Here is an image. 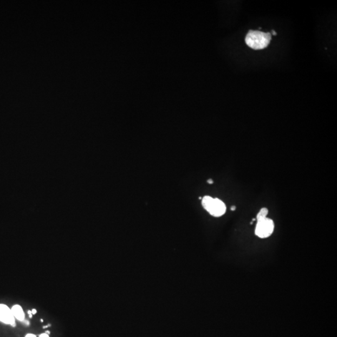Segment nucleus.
Segmentation results:
<instances>
[{"label":"nucleus","instance_id":"nucleus-14","mask_svg":"<svg viewBox=\"0 0 337 337\" xmlns=\"http://www.w3.org/2000/svg\"><path fill=\"white\" fill-rule=\"evenodd\" d=\"M28 314L29 315H30V314H32V312H31V311H30V310H28Z\"/></svg>","mask_w":337,"mask_h":337},{"label":"nucleus","instance_id":"nucleus-9","mask_svg":"<svg viewBox=\"0 0 337 337\" xmlns=\"http://www.w3.org/2000/svg\"><path fill=\"white\" fill-rule=\"evenodd\" d=\"M31 312H32V315H35V314L37 313V311H36V309H32V310H31Z\"/></svg>","mask_w":337,"mask_h":337},{"label":"nucleus","instance_id":"nucleus-6","mask_svg":"<svg viewBox=\"0 0 337 337\" xmlns=\"http://www.w3.org/2000/svg\"><path fill=\"white\" fill-rule=\"evenodd\" d=\"M269 213V211L268 209L265 207H264L261 209V210L259 211V212L258 213V214L257 215V221H259L261 220H263L267 218V215Z\"/></svg>","mask_w":337,"mask_h":337},{"label":"nucleus","instance_id":"nucleus-8","mask_svg":"<svg viewBox=\"0 0 337 337\" xmlns=\"http://www.w3.org/2000/svg\"><path fill=\"white\" fill-rule=\"evenodd\" d=\"M25 337H36V336L34 334H28L26 335Z\"/></svg>","mask_w":337,"mask_h":337},{"label":"nucleus","instance_id":"nucleus-2","mask_svg":"<svg viewBox=\"0 0 337 337\" xmlns=\"http://www.w3.org/2000/svg\"><path fill=\"white\" fill-rule=\"evenodd\" d=\"M203 207L210 214L214 217L223 215L226 211L225 204L221 200L210 196H205L202 200Z\"/></svg>","mask_w":337,"mask_h":337},{"label":"nucleus","instance_id":"nucleus-7","mask_svg":"<svg viewBox=\"0 0 337 337\" xmlns=\"http://www.w3.org/2000/svg\"><path fill=\"white\" fill-rule=\"evenodd\" d=\"M39 337H49V335H48L47 334H46V333H44V334H41L39 336Z\"/></svg>","mask_w":337,"mask_h":337},{"label":"nucleus","instance_id":"nucleus-16","mask_svg":"<svg viewBox=\"0 0 337 337\" xmlns=\"http://www.w3.org/2000/svg\"><path fill=\"white\" fill-rule=\"evenodd\" d=\"M29 316H30V318H32V314H30V315H29Z\"/></svg>","mask_w":337,"mask_h":337},{"label":"nucleus","instance_id":"nucleus-10","mask_svg":"<svg viewBox=\"0 0 337 337\" xmlns=\"http://www.w3.org/2000/svg\"><path fill=\"white\" fill-rule=\"evenodd\" d=\"M207 182H208L209 184H212V183H213V180H212V179H209V180H207Z\"/></svg>","mask_w":337,"mask_h":337},{"label":"nucleus","instance_id":"nucleus-3","mask_svg":"<svg viewBox=\"0 0 337 337\" xmlns=\"http://www.w3.org/2000/svg\"><path fill=\"white\" fill-rule=\"evenodd\" d=\"M273 230V221L267 217L264 219L257 221L256 230H255V233L259 238L265 239V238L269 237L272 235Z\"/></svg>","mask_w":337,"mask_h":337},{"label":"nucleus","instance_id":"nucleus-4","mask_svg":"<svg viewBox=\"0 0 337 337\" xmlns=\"http://www.w3.org/2000/svg\"><path fill=\"white\" fill-rule=\"evenodd\" d=\"M0 322L12 327L16 326L15 318L11 309L5 304H0Z\"/></svg>","mask_w":337,"mask_h":337},{"label":"nucleus","instance_id":"nucleus-17","mask_svg":"<svg viewBox=\"0 0 337 337\" xmlns=\"http://www.w3.org/2000/svg\"><path fill=\"white\" fill-rule=\"evenodd\" d=\"M41 322H43V319H41Z\"/></svg>","mask_w":337,"mask_h":337},{"label":"nucleus","instance_id":"nucleus-13","mask_svg":"<svg viewBox=\"0 0 337 337\" xmlns=\"http://www.w3.org/2000/svg\"><path fill=\"white\" fill-rule=\"evenodd\" d=\"M45 333H46V334H47L48 335H49V334H51V332L49 331H48V330H46V332H45Z\"/></svg>","mask_w":337,"mask_h":337},{"label":"nucleus","instance_id":"nucleus-12","mask_svg":"<svg viewBox=\"0 0 337 337\" xmlns=\"http://www.w3.org/2000/svg\"><path fill=\"white\" fill-rule=\"evenodd\" d=\"M51 327V325H46V326H44L43 328H48V327Z\"/></svg>","mask_w":337,"mask_h":337},{"label":"nucleus","instance_id":"nucleus-11","mask_svg":"<svg viewBox=\"0 0 337 337\" xmlns=\"http://www.w3.org/2000/svg\"><path fill=\"white\" fill-rule=\"evenodd\" d=\"M235 208H236V207H235V206H232V207H231V210H232V211H234V210H235Z\"/></svg>","mask_w":337,"mask_h":337},{"label":"nucleus","instance_id":"nucleus-1","mask_svg":"<svg viewBox=\"0 0 337 337\" xmlns=\"http://www.w3.org/2000/svg\"><path fill=\"white\" fill-rule=\"evenodd\" d=\"M272 39L270 32L250 30L245 37L247 46L255 50L263 49L269 46Z\"/></svg>","mask_w":337,"mask_h":337},{"label":"nucleus","instance_id":"nucleus-5","mask_svg":"<svg viewBox=\"0 0 337 337\" xmlns=\"http://www.w3.org/2000/svg\"><path fill=\"white\" fill-rule=\"evenodd\" d=\"M11 311H12V313H13V315L14 316L15 318L17 319L18 320H19V321H21V322H23V320H24L25 315H24V311H23L22 307L21 306L19 305H14L13 307H12Z\"/></svg>","mask_w":337,"mask_h":337},{"label":"nucleus","instance_id":"nucleus-15","mask_svg":"<svg viewBox=\"0 0 337 337\" xmlns=\"http://www.w3.org/2000/svg\"><path fill=\"white\" fill-rule=\"evenodd\" d=\"M272 32H273V35H277L276 32H275L274 30H272Z\"/></svg>","mask_w":337,"mask_h":337}]
</instances>
